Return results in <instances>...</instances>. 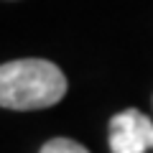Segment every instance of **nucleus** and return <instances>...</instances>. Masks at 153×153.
Here are the masks:
<instances>
[{"instance_id":"1","label":"nucleus","mask_w":153,"mask_h":153,"mask_svg":"<svg viewBox=\"0 0 153 153\" xmlns=\"http://www.w3.org/2000/svg\"><path fill=\"white\" fill-rule=\"evenodd\" d=\"M64 94V71L46 59H16L0 66V105L5 110H44Z\"/></svg>"},{"instance_id":"2","label":"nucleus","mask_w":153,"mask_h":153,"mask_svg":"<svg viewBox=\"0 0 153 153\" xmlns=\"http://www.w3.org/2000/svg\"><path fill=\"white\" fill-rule=\"evenodd\" d=\"M153 148V120L140 110L128 107L110 120V151L146 153Z\"/></svg>"},{"instance_id":"3","label":"nucleus","mask_w":153,"mask_h":153,"mask_svg":"<svg viewBox=\"0 0 153 153\" xmlns=\"http://www.w3.org/2000/svg\"><path fill=\"white\" fill-rule=\"evenodd\" d=\"M38 153H89V151L71 138H54V140L44 143V148Z\"/></svg>"}]
</instances>
